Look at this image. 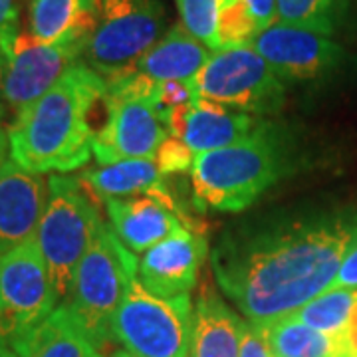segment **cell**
I'll use <instances>...</instances> for the list:
<instances>
[{
  "mask_svg": "<svg viewBox=\"0 0 357 357\" xmlns=\"http://www.w3.org/2000/svg\"><path fill=\"white\" fill-rule=\"evenodd\" d=\"M192 161H195V153L191 149L178 139L169 135L163 145L159 147V151L155 155V163L159 165L163 175H173V173H185L191 171Z\"/></svg>",
  "mask_w": 357,
  "mask_h": 357,
  "instance_id": "obj_27",
  "label": "cell"
},
{
  "mask_svg": "<svg viewBox=\"0 0 357 357\" xmlns=\"http://www.w3.org/2000/svg\"><path fill=\"white\" fill-rule=\"evenodd\" d=\"M260 332L274 357H344L340 335L318 332L294 316L264 326Z\"/></svg>",
  "mask_w": 357,
  "mask_h": 357,
  "instance_id": "obj_22",
  "label": "cell"
},
{
  "mask_svg": "<svg viewBox=\"0 0 357 357\" xmlns=\"http://www.w3.org/2000/svg\"><path fill=\"white\" fill-rule=\"evenodd\" d=\"M22 0H0V40L6 44L20 32Z\"/></svg>",
  "mask_w": 357,
  "mask_h": 357,
  "instance_id": "obj_29",
  "label": "cell"
},
{
  "mask_svg": "<svg viewBox=\"0 0 357 357\" xmlns=\"http://www.w3.org/2000/svg\"><path fill=\"white\" fill-rule=\"evenodd\" d=\"M4 46L8 50V72L2 102L14 115L24 112L28 105L50 91L70 68L79 64V58H84L86 52V44L82 42L44 44L30 32H18Z\"/></svg>",
  "mask_w": 357,
  "mask_h": 357,
  "instance_id": "obj_11",
  "label": "cell"
},
{
  "mask_svg": "<svg viewBox=\"0 0 357 357\" xmlns=\"http://www.w3.org/2000/svg\"><path fill=\"white\" fill-rule=\"evenodd\" d=\"M48 203V183L13 159L0 165V255L36 236Z\"/></svg>",
  "mask_w": 357,
  "mask_h": 357,
  "instance_id": "obj_15",
  "label": "cell"
},
{
  "mask_svg": "<svg viewBox=\"0 0 357 357\" xmlns=\"http://www.w3.org/2000/svg\"><path fill=\"white\" fill-rule=\"evenodd\" d=\"M347 0H278V22L330 36L344 18Z\"/></svg>",
  "mask_w": 357,
  "mask_h": 357,
  "instance_id": "obj_24",
  "label": "cell"
},
{
  "mask_svg": "<svg viewBox=\"0 0 357 357\" xmlns=\"http://www.w3.org/2000/svg\"><path fill=\"white\" fill-rule=\"evenodd\" d=\"M243 319L204 288L192 307L191 357H241Z\"/></svg>",
  "mask_w": 357,
  "mask_h": 357,
  "instance_id": "obj_20",
  "label": "cell"
},
{
  "mask_svg": "<svg viewBox=\"0 0 357 357\" xmlns=\"http://www.w3.org/2000/svg\"><path fill=\"white\" fill-rule=\"evenodd\" d=\"M112 340L137 357H191V296H155L135 276L112 319Z\"/></svg>",
  "mask_w": 357,
  "mask_h": 357,
  "instance_id": "obj_6",
  "label": "cell"
},
{
  "mask_svg": "<svg viewBox=\"0 0 357 357\" xmlns=\"http://www.w3.org/2000/svg\"><path fill=\"white\" fill-rule=\"evenodd\" d=\"M6 151H10V147H8V133H4L2 123H0V165L6 161Z\"/></svg>",
  "mask_w": 357,
  "mask_h": 357,
  "instance_id": "obj_34",
  "label": "cell"
},
{
  "mask_svg": "<svg viewBox=\"0 0 357 357\" xmlns=\"http://www.w3.org/2000/svg\"><path fill=\"white\" fill-rule=\"evenodd\" d=\"M100 0H26L28 32L44 44L82 42L98 26Z\"/></svg>",
  "mask_w": 357,
  "mask_h": 357,
  "instance_id": "obj_18",
  "label": "cell"
},
{
  "mask_svg": "<svg viewBox=\"0 0 357 357\" xmlns=\"http://www.w3.org/2000/svg\"><path fill=\"white\" fill-rule=\"evenodd\" d=\"M185 30L203 42L208 50H220L218 44V10L220 0H175Z\"/></svg>",
  "mask_w": 357,
  "mask_h": 357,
  "instance_id": "obj_25",
  "label": "cell"
},
{
  "mask_svg": "<svg viewBox=\"0 0 357 357\" xmlns=\"http://www.w3.org/2000/svg\"><path fill=\"white\" fill-rule=\"evenodd\" d=\"M192 86L199 98L243 114H274L286 102V84L250 44L213 52Z\"/></svg>",
  "mask_w": 357,
  "mask_h": 357,
  "instance_id": "obj_8",
  "label": "cell"
},
{
  "mask_svg": "<svg viewBox=\"0 0 357 357\" xmlns=\"http://www.w3.org/2000/svg\"><path fill=\"white\" fill-rule=\"evenodd\" d=\"M165 28L161 0H100L98 26L84 52V64L103 79L117 76L163 38Z\"/></svg>",
  "mask_w": 357,
  "mask_h": 357,
  "instance_id": "obj_7",
  "label": "cell"
},
{
  "mask_svg": "<svg viewBox=\"0 0 357 357\" xmlns=\"http://www.w3.org/2000/svg\"><path fill=\"white\" fill-rule=\"evenodd\" d=\"M357 304V290L330 288L292 316L310 328L328 335H342Z\"/></svg>",
  "mask_w": 357,
  "mask_h": 357,
  "instance_id": "obj_23",
  "label": "cell"
},
{
  "mask_svg": "<svg viewBox=\"0 0 357 357\" xmlns=\"http://www.w3.org/2000/svg\"><path fill=\"white\" fill-rule=\"evenodd\" d=\"M356 241V218L298 220L222 238L211 266L218 288L250 324L264 328L330 290Z\"/></svg>",
  "mask_w": 357,
  "mask_h": 357,
  "instance_id": "obj_1",
  "label": "cell"
},
{
  "mask_svg": "<svg viewBox=\"0 0 357 357\" xmlns=\"http://www.w3.org/2000/svg\"><path fill=\"white\" fill-rule=\"evenodd\" d=\"M332 288H347V290H357V241L345 255L342 268L333 280Z\"/></svg>",
  "mask_w": 357,
  "mask_h": 357,
  "instance_id": "obj_31",
  "label": "cell"
},
{
  "mask_svg": "<svg viewBox=\"0 0 357 357\" xmlns=\"http://www.w3.org/2000/svg\"><path fill=\"white\" fill-rule=\"evenodd\" d=\"M252 14L244 6L243 0H220L218 10V44L220 50L230 46L250 44L258 34Z\"/></svg>",
  "mask_w": 357,
  "mask_h": 357,
  "instance_id": "obj_26",
  "label": "cell"
},
{
  "mask_svg": "<svg viewBox=\"0 0 357 357\" xmlns=\"http://www.w3.org/2000/svg\"><path fill=\"white\" fill-rule=\"evenodd\" d=\"M102 357H137V356L129 354L128 349H119V351H114V354H109V356H102Z\"/></svg>",
  "mask_w": 357,
  "mask_h": 357,
  "instance_id": "obj_36",
  "label": "cell"
},
{
  "mask_svg": "<svg viewBox=\"0 0 357 357\" xmlns=\"http://www.w3.org/2000/svg\"><path fill=\"white\" fill-rule=\"evenodd\" d=\"M241 357H274L268 347L260 328L250 321H243V335H241Z\"/></svg>",
  "mask_w": 357,
  "mask_h": 357,
  "instance_id": "obj_28",
  "label": "cell"
},
{
  "mask_svg": "<svg viewBox=\"0 0 357 357\" xmlns=\"http://www.w3.org/2000/svg\"><path fill=\"white\" fill-rule=\"evenodd\" d=\"M103 204L115 236L135 255L147 252L178 229L201 232V225L178 208L167 187L155 195L109 199Z\"/></svg>",
  "mask_w": 357,
  "mask_h": 357,
  "instance_id": "obj_13",
  "label": "cell"
},
{
  "mask_svg": "<svg viewBox=\"0 0 357 357\" xmlns=\"http://www.w3.org/2000/svg\"><path fill=\"white\" fill-rule=\"evenodd\" d=\"M60 302L36 241L0 255V342L13 344Z\"/></svg>",
  "mask_w": 357,
  "mask_h": 357,
  "instance_id": "obj_9",
  "label": "cell"
},
{
  "mask_svg": "<svg viewBox=\"0 0 357 357\" xmlns=\"http://www.w3.org/2000/svg\"><path fill=\"white\" fill-rule=\"evenodd\" d=\"M211 56L213 50L191 36L178 22L171 26L165 36L155 42L126 72L151 86H161L167 82H192Z\"/></svg>",
  "mask_w": 357,
  "mask_h": 357,
  "instance_id": "obj_17",
  "label": "cell"
},
{
  "mask_svg": "<svg viewBox=\"0 0 357 357\" xmlns=\"http://www.w3.org/2000/svg\"><path fill=\"white\" fill-rule=\"evenodd\" d=\"M102 225L98 203L82 187L77 177L52 175L48 181V203L34 241L60 300L68 298L77 266Z\"/></svg>",
  "mask_w": 357,
  "mask_h": 357,
  "instance_id": "obj_5",
  "label": "cell"
},
{
  "mask_svg": "<svg viewBox=\"0 0 357 357\" xmlns=\"http://www.w3.org/2000/svg\"><path fill=\"white\" fill-rule=\"evenodd\" d=\"M105 86V117L93 137L96 159L102 165L126 159H155L169 137V128L155 107L153 96L112 84Z\"/></svg>",
  "mask_w": 357,
  "mask_h": 357,
  "instance_id": "obj_10",
  "label": "cell"
},
{
  "mask_svg": "<svg viewBox=\"0 0 357 357\" xmlns=\"http://www.w3.org/2000/svg\"><path fill=\"white\" fill-rule=\"evenodd\" d=\"M206 255L208 243L203 232L178 229L163 243L141 255L137 260V280L161 298L185 296L195 288Z\"/></svg>",
  "mask_w": 357,
  "mask_h": 357,
  "instance_id": "obj_14",
  "label": "cell"
},
{
  "mask_svg": "<svg viewBox=\"0 0 357 357\" xmlns=\"http://www.w3.org/2000/svg\"><path fill=\"white\" fill-rule=\"evenodd\" d=\"M135 276L137 260L131 250L115 236L109 225H102L64 300V307L98 351L112 342V319Z\"/></svg>",
  "mask_w": 357,
  "mask_h": 357,
  "instance_id": "obj_4",
  "label": "cell"
},
{
  "mask_svg": "<svg viewBox=\"0 0 357 357\" xmlns=\"http://www.w3.org/2000/svg\"><path fill=\"white\" fill-rule=\"evenodd\" d=\"M105 79L79 62L38 102L14 115L8 129L10 159L24 171L62 175L93 155L91 112L105 98Z\"/></svg>",
  "mask_w": 357,
  "mask_h": 357,
  "instance_id": "obj_2",
  "label": "cell"
},
{
  "mask_svg": "<svg viewBox=\"0 0 357 357\" xmlns=\"http://www.w3.org/2000/svg\"><path fill=\"white\" fill-rule=\"evenodd\" d=\"M243 2L248 13L252 14L260 32L278 22V0H243Z\"/></svg>",
  "mask_w": 357,
  "mask_h": 357,
  "instance_id": "obj_30",
  "label": "cell"
},
{
  "mask_svg": "<svg viewBox=\"0 0 357 357\" xmlns=\"http://www.w3.org/2000/svg\"><path fill=\"white\" fill-rule=\"evenodd\" d=\"M262 119L255 115L232 112L220 103L199 98L197 102L169 115V135L178 137L192 153L225 149L250 137Z\"/></svg>",
  "mask_w": 357,
  "mask_h": 357,
  "instance_id": "obj_16",
  "label": "cell"
},
{
  "mask_svg": "<svg viewBox=\"0 0 357 357\" xmlns=\"http://www.w3.org/2000/svg\"><path fill=\"white\" fill-rule=\"evenodd\" d=\"M255 48L282 82H312L332 74L344 60V50L330 36L276 22L256 34Z\"/></svg>",
  "mask_w": 357,
  "mask_h": 357,
  "instance_id": "obj_12",
  "label": "cell"
},
{
  "mask_svg": "<svg viewBox=\"0 0 357 357\" xmlns=\"http://www.w3.org/2000/svg\"><path fill=\"white\" fill-rule=\"evenodd\" d=\"M6 72H8V50L0 40V112H2V89H4V79H6Z\"/></svg>",
  "mask_w": 357,
  "mask_h": 357,
  "instance_id": "obj_33",
  "label": "cell"
},
{
  "mask_svg": "<svg viewBox=\"0 0 357 357\" xmlns=\"http://www.w3.org/2000/svg\"><path fill=\"white\" fill-rule=\"evenodd\" d=\"M163 177L165 175L155 159H126L91 167L77 175V181L96 203H105L109 199H129L163 191Z\"/></svg>",
  "mask_w": 357,
  "mask_h": 357,
  "instance_id": "obj_19",
  "label": "cell"
},
{
  "mask_svg": "<svg viewBox=\"0 0 357 357\" xmlns=\"http://www.w3.org/2000/svg\"><path fill=\"white\" fill-rule=\"evenodd\" d=\"M0 357H20L16 351L13 349V345L4 344V342H0Z\"/></svg>",
  "mask_w": 357,
  "mask_h": 357,
  "instance_id": "obj_35",
  "label": "cell"
},
{
  "mask_svg": "<svg viewBox=\"0 0 357 357\" xmlns=\"http://www.w3.org/2000/svg\"><path fill=\"white\" fill-rule=\"evenodd\" d=\"M10 345L20 357H102L64 306Z\"/></svg>",
  "mask_w": 357,
  "mask_h": 357,
  "instance_id": "obj_21",
  "label": "cell"
},
{
  "mask_svg": "<svg viewBox=\"0 0 357 357\" xmlns=\"http://www.w3.org/2000/svg\"><path fill=\"white\" fill-rule=\"evenodd\" d=\"M340 342H342V356L357 357V304L349 316L345 330L340 335Z\"/></svg>",
  "mask_w": 357,
  "mask_h": 357,
  "instance_id": "obj_32",
  "label": "cell"
},
{
  "mask_svg": "<svg viewBox=\"0 0 357 357\" xmlns=\"http://www.w3.org/2000/svg\"><path fill=\"white\" fill-rule=\"evenodd\" d=\"M288 171L286 147L262 121L250 137L225 149L195 155L191 169L195 201L201 211L241 213Z\"/></svg>",
  "mask_w": 357,
  "mask_h": 357,
  "instance_id": "obj_3",
  "label": "cell"
}]
</instances>
